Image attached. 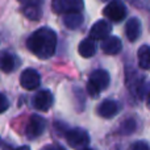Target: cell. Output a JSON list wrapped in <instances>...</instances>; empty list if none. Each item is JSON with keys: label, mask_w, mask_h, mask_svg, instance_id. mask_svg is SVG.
Here are the masks:
<instances>
[{"label": "cell", "mask_w": 150, "mask_h": 150, "mask_svg": "<svg viewBox=\"0 0 150 150\" xmlns=\"http://www.w3.org/2000/svg\"><path fill=\"white\" fill-rule=\"evenodd\" d=\"M16 150H30V148H29V146H26V145H24V146H20V148H17Z\"/></svg>", "instance_id": "603a6c76"}, {"label": "cell", "mask_w": 150, "mask_h": 150, "mask_svg": "<svg viewBox=\"0 0 150 150\" xmlns=\"http://www.w3.org/2000/svg\"><path fill=\"white\" fill-rule=\"evenodd\" d=\"M33 105L36 109L42 112L49 111V108L53 105V95L50 91L47 90H42L34 95L33 98Z\"/></svg>", "instance_id": "9c48e42d"}, {"label": "cell", "mask_w": 150, "mask_h": 150, "mask_svg": "<svg viewBox=\"0 0 150 150\" xmlns=\"http://www.w3.org/2000/svg\"><path fill=\"white\" fill-rule=\"evenodd\" d=\"M103 15L113 23H120L127 16V7L121 0H112L103 9Z\"/></svg>", "instance_id": "3957f363"}, {"label": "cell", "mask_w": 150, "mask_h": 150, "mask_svg": "<svg viewBox=\"0 0 150 150\" xmlns=\"http://www.w3.org/2000/svg\"><path fill=\"white\" fill-rule=\"evenodd\" d=\"M79 150H92V149H90V148H83V149H79Z\"/></svg>", "instance_id": "cb8c5ba5"}, {"label": "cell", "mask_w": 150, "mask_h": 150, "mask_svg": "<svg viewBox=\"0 0 150 150\" xmlns=\"http://www.w3.org/2000/svg\"><path fill=\"white\" fill-rule=\"evenodd\" d=\"M52 8L55 13H71V12H82L84 8L83 0H52Z\"/></svg>", "instance_id": "277c9868"}, {"label": "cell", "mask_w": 150, "mask_h": 150, "mask_svg": "<svg viewBox=\"0 0 150 150\" xmlns=\"http://www.w3.org/2000/svg\"><path fill=\"white\" fill-rule=\"evenodd\" d=\"M103 1H107V0H103Z\"/></svg>", "instance_id": "484cf974"}, {"label": "cell", "mask_w": 150, "mask_h": 150, "mask_svg": "<svg viewBox=\"0 0 150 150\" xmlns=\"http://www.w3.org/2000/svg\"><path fill=\"white\" fill-rule=\"evenodd\" d=\"M125 34L130 42L136 41L141 36V21L137 17H132L127 21L125 25Z\"/></svg>", "instance_id": "7c38bea8"}, {"label": "cell", "mask_w": 150, "mask_h": 150, "mask_svg": "<svg viewBox=\"0 0 150 150\" xmlns=\"http://www.w3.org/2000/svg\"><path fill=\"white\" fill-rule=\"evenodd\" d=\"M45 128H46V121L42 119L38 115H33V116L29 119L28 125H26V137L28 138H37L44 133Z\"/></svg>", "instance_id": "8992f818"}, {"label": "cell", "mask_w": 150, "mask_h": 150, "mask_svg": "<svg viewBox=\"0 0 150 150\" xmlns=\"http://www.w3.org/2000/svg\"><path fill=\"white\" fill-rule=\"evenodd\" d=\"M119 112V104L115 100H104L98 107V115L103 119H112Z\"/></svg>", "instance_id": "30bf717a"}, {"label": "cell", "mask_w": 150, "mask_h": 150, "mask_svg": "<svg viewBox=\"0 0 150 150\" xmlns=\"http://www.w3.org/2000/svg\"><path fill=\"white\" fill-rule=\"evenodd\" d=\"M122 49V42L119 37H108V38L101 41V50L108 55H115L119 54Z\"/></svg>", "instance_id": "8fae6325"}, {"label": "cell", "mask_w": 150, "mask_h": 150, "mask_svg": "<svg viewBox=\"0 0 150 150\" xmlns=\"http://www.w3.org/2000/svg\"><path fill=\"white\" fill-rule=\"evenodd\" d=\"M148 105L150 107V95H149V98H148Z\"/></svg>", "instance_id": "d4e9b609"}, {"label": "cell", "mask_w": 150, "mask_h": 150, "mask_svg": "<svg viewBox=\"0 0 150 150\" xmlns=\"http://www.w3.org/2000/svg\"><path fill=\"white\" fill-rule=\"evenodd\" d=\"M138 66L142 70H150V47L148 45H142L138 49Z\"/></svg>", "instance_id": "2e32d148"}, {"label": "cell", "mask_w": 150, "mask_h": 150, "mask_svg": "<svg viewBox=\"0 0 150 150\" xmlns=\"http://www.w3.org/2000/svg\"><path fill=\"white\" fill-rule=\"evenodd\" d=\"M23 13H24L25 17L29 18V20H33V21L40 20V17H41V15H42L41 3H34V4L24 5L23 7Z\"/></svg>", "instance_id": "5bb4252c"}, {"label": "cell", "mask_w": 150, "mask_h": 150, "mask_svg": "<svg viewBox=\"0 0 150 150\" xmlns=\"http://www.w3.org/2000/svg\"><path fill=\"white\" fill-rule=\"evenodd\" d=\"M78 52L83 58H91L96 53V44L91 38H86L80 41L79 46H78Z\"/></svg>", "instance_id": "4fadbf2b"}, {"label": "cell", "mask_w": 150, "mask_h": 150, "mask_svg": "<svg viewBox=\"0 0 150 150\" xmlns=\"http://www.w3.org/2000/svg\"><path fill=\"white\" fill-rule=\"evenodd\" d=\"M20 83H21V87L23 88H25V90H28V91H32V90H36L40 86L41 78H40V74L37 73L36 70H33V69H26V70H24L20 75Z\"/></svg>", "instance_id": "52a82bcc"}, {"label": "cell", "mask_w": 150, "mask_h": 150, "mask_svg": "<svg viewBox=\"0 0 150 150\" xmlns=\"http://www.w3.org/2000/svg\"><path fill=\"white\" fill-rule=\"evenodd\" d=\"M63 23L69 29H78L83 23V16L80 12L66 13L63 16Z\"/></svg>", "instance_id": "9a60e30c"}, {"label": "cell", "mask_w": 150, "mask_h": 150, "mask_svg": "<svg viewBox=\"0 0 150 150\" xmlns=\"http://www.w3.org/2000/svg\"><path fill=\"white\" fill-rule=\"evenodd\" d=\"M41 150H65V148H62L61 145H57V144H53V145H46L44 146Z\"/></svg>", "instance_id": "44dd1931"}, {"label": "cell", "mask_w": 150, "mask_h": 150, "mask_svg": "<svg viewBox=\"0 0 150 150\" xmlns=\"http://www.w3.org/2000/svg\"><path fill=\"white\" fill-rule=\"evenodd\" d=\"M17 66V61L9 53H4L1 57V70L4 73H12Z\"/></svg>", "instance_id": "e0dca14e"}, {"label": "cell", "mask_w": 150, "mask_h": 150, "mask_svg": "<svg viewBox=\"0 0 150 150\" xmlns=\"http://www.w3.org/2000/svg\"><path fill=\"white\" fill-rule=\"evenodd\" d=\"M26 47L37 58L47 59L54 55L57 49V33L47 26L37 29L28 37Z\"/></svg>", "instance_id": "6da1fadb"}, {"label": "cell", "mask_w": 150, "mask_h": 150, "mask_svg": "<svg viewBox=\"0 0 150 150\" xmlns=\"http://www.w3.org/2000/svg\"><path fill=\"white\" fill-rule=\"evenodd\" d=\"M20 4L23 5H28V4H34V3H41L40 0H17Z\"/></svg>", "instance_id": "7402d4cb"}, {"label": "cell", "mask_w": 150, "mask_h": 150, "mask_svg": "<svg viewBox=\"0 0 150 150\" xmlns=\"http://www.w3.org/2000/svg\"><path fill=\"white\" fill-rule=\"evenodd\" d=\"M134 129H136V121L133 119L125 120V121L121 124V128H120L122 134H130V133L134 132Z\"/></svg>", "instance_id": "ac0fdd59"}, {"label": "cell", "mask_w": 150, "mask_h": 150, "mask_svg": "<svg viewBox=\"0 0 150 150\" xmlns=\"http://www.w3.org/2000/svg\"><path fill=\"white\" fill-rule=\"evenodd\" d=\"M66 141L71 148H87L88 142H90V136L86 132L84 129H80V128H74L70 129L69 132H66L65 134Z\"/></svg>", "instance_id": "5b68a950"}, {"label": "cell", "mask_w": 150, "mask_h": 150, "mask_svg": "<svg viewBox=\"0 0 150 150\" xmlns=\"http://www.w3.org/2000/svg\"><path fill=\"white\" fill-rule=\"evenodd\" d=\"M0 101H1V107H0V111H1V112H5V111H7V108H8V100H7V98H5L4 93H1V95H0Z\"/></svg>", "instance_id": "ffe728a7"}, {"label": "cell", "mask_w": 150, "mask_h": 150, "mask_svg": "<svg viewBox=\"0 0 150 150\" xmlns=\"http://www.w3.org/2000/svg\"><path fill=\"white\" fill-rule=\"evenodd\" d=\"M109 84V74L105 70H95L87 82V92L91 98H96Z\"/></svg>", "instance_id": "7a4b0ae2"}, {"label": "cell", "mask_w": 150, "mask_h": 150, "mask_svg": "<svg viewBox=\"0 0 150 150\" xmlns=\"http://www.w3.org/2000/svg\"><path fill=\"white\" fill-rule=\"evenodd\" d=\"M112 32V25L107 20H99L92 25L90 30V38L95 40V41H100V40L108 38L109 33Z\"/></svg>", "instance_id": "ba28073f"}, {"label": "cell", "mask_w": 150, "mask_h": 150, "mask_svg": "<svg viewBox=\"0 0 150 150\" xmlns=\"http://www.w3.org/2000/svg\"><path fill=\"white\" fill-rule=\"evenodd\" d=\"M132 150H150V148L145 141H137V142L132 146Z\"/></svg>", "instance_id": "d6986e66"}]
</instances>
